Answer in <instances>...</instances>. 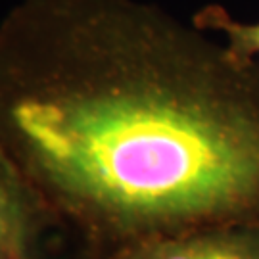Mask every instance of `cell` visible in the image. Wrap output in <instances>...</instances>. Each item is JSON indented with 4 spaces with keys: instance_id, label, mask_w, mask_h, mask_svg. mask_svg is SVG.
<instances>
[{
    "instance_id": "5",
    "label": "cell",
    "mask_w": 259,
    "mask_h": 259,
    "mask_svg": "<svg viewBox=\"0 0 259 259\" xmlns=\"http://www.w3.org/2000/svg\"><path fill=\"white\" fill-rule=\"evenodd\" d=\"M110 259H129V257H127V255H125L123 251H117V253H113V255H111Z\"/></svg>"
},
{
    "instance_id": "2",
    "label": "cell",
    "mask_w": 259,
    "mask_h": 259,
    "mask_svg": "<svg viewBox=\"0 0 259 259\" xmlns=\"http://www.w3.org/2000/svg\"><path fill=\"white\" fill-rule=\"evenodd\" d=\"M119 251L129 259H259V221L192 229Z\"/></svg>"
},
{
    "instance_id": "3",
    "label": "cell",
    "mask_w": 259,
    "mask_h": 259,
    "mask_svg": "<svg viewBox=\"0 0 259 259\" xmlns=\"http://www.w3.org/2000/svg\"><path fill=\"white\" fill-rule=\"evenodd\" d=\"M42 221V209L0 156V259H38Z\"/></svg>"
},
{
    "instance_id": "4",
    "label": "cell",
    "mask_w": 259,
    "mask_h": 259,
    "mask_svg": "<svg viewBox=\"0 0 259 259\" xmlns=\"http://www.w3.org/2000/svg\"><path fill=\"white\" fill-rule=\"evenodd\" d=\"M194 25L202 31L223 35L232 54L259 60V21H238L219 4H207L194 16Z\"/></svg>"
},
{
    "instance_id": "1",
    "label": "cell",
    "mask_w": 259,
    "mask_h": 259,
    "mask_svg": "<svg viewBox=\"0 0 259 259\" xmlns=\"http://www.w3.org/2000/svg\"><path fill=\"white\" fill-rule=\"evenodd\" d=\"M204 33L127 0L0 31V156L48 221L111 255L259 221V60Z\"/></svg>"
}]
</instances>
